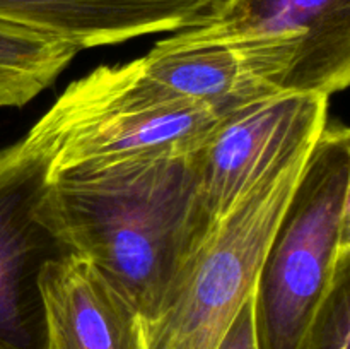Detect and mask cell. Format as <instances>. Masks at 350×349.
Returning a JSON list of instances; mask_svg holds the SVG:
<instances>
[{
    "mask_svg": "<svg viewBox=\"0 0 350 349\" xmlns=\"http://www.w3.org/2000/svg\"><path fill=\"white\" fill-rule=\"evenodd\" d=\"M50 164L29 133L0 151V349H48L40 276L70 252L40 216Z\"/></svg>",
    "mask_w": 350,
    "mask_h": 349,
    "instance_id": "5b68a950",
    "label": "cell"
},
{
    "mask_svg": "<svg viewBox=\"0 0 350 349\" xmlns=\"http://www.w3.org/2000/svg\"><path fill=\"white\" fill-rule=\"evenodd\" d=\"M350 266V132L328 123L280 216L253 291L258 349H303L318 308Z\"/></svg>",
    "mask_w": 350,
    "mask_h": 349,
    "instance_id": "7a4b0ae2",
    "label": "cell"
},
{
    "mask_svg": "<svg viewBox=\"0 0 350 349\" xmlns=\"http://www.w3.org/2000/svg\"><path fill=\"white\" fill-rule=\"evenodd\" d=\"M146 77L224 116L248 103L287 91L291 62L272 47L188 41L176 33L137 58Z\"/></svg>",
    "mask_w": 350,
    "mask_h": 349,
    "instance_id": "ba28073f",
    "label": "cell"
},
{
    "mask_svg": "<svg viewBox=\"0 0 350 349\" xmlns=\"http://www.w3.org/2000/svg\"><path fill=\"white\" fill-rule=\"evenodd\" d=\"M313 142L267 171L207 236L152 318L142 322L146 349H215L253 294L275 226L296 188Z\"/></svg>",
    "mask_w": 350,
    "mask_h": 349,
    "instance_id": "277c9868",
    "label": "cell"
},
{
    "mask_svg": "<svg viewBox=\"0 0 350 349\" xmlns=\"http://www.w3.org/2000/svg\"><path fill=\"white\" fill-rule=\"evenodd\" d=\"M48 349H146L142 315L101 269L68 252L40 276Z\"/></svg>",
    "mask_w": 350,
    "mask_h": 349,
    "instance_id": "9c48e42d",
    "label": "cell"
},
{
    "mask_svg": "<svg viewBox=\"0 0 350 349\" xmlns=\"http://www.w3.org/2000/svg\"><path fill=\"white\" fill-rule=\"evenodd\" d=\"M327 115L328 96L282 91L222 116L195 154L198 190L212 221L231 211L287 154L317 140Z\"/></svg>",
    "mask_w": 350,
    "mask_h": 349,
    "instance_id": "52a82bcc",
    "label": "cell"
},
{
    "mask_svg": "<svg viewBox=\"0 0 350 349\" xmlns=\"http://www.w3.org/2000/svg\"><path fill=\"white\" fill-rule=\"evenodd\" d=\"M215 349H258L253 320V294L239 308Z\"/></svg>",
    "mask_w": 350,
    "mask_h": 349,
    "instance_id": "4fadbf2b",
    "label": "cell"
},
{
    "mask_svg": "<svg viewBox=\"0 0 350 349\" xmlns=\"http://www.w3.org/2000/svg\"><path fill=\"white\" fill-rule=\"evenodd\" d=\"M217 0H0V21L79 50L191 26Z\"/></svg>",
    "mask_w": 350,
    "mask_h": 349,
    "instance_id": "30bf717a",
    "label": "cell"
},
{
    "mask_svg": "<svg viewBox=\"0 0 350 349\" xmlns=\"http://www.w3.org/2000/svg\"><path fill=\"white\" fill-rule=\"evenodd\" d=\"M303 349H350V266L340 270L318 308Z\"/></svg>",
    "mask_w": 350,
    "mask_h": 349,
    "instance_id": "7c38bea8",
    "label": "cell"
},
{
    "mask_svg": "<svg viewBox=\"0 0 350 349\" xmlns=\"http://www.w3.org/2000/svg\"><path fill=\"white\" fill-rule=\"evenodd\" d=\"M222 116L167 91L137 60L103 65L72 82L29 130L46 146L50 171L140 156H190Z\"/></svg>",
    "mask_w": 350,
    "mask_h": 349,
    "instance_id": "3957f363",
    "label": "cell"
},
{
    "mask_svg": "<svg viewBox=\"0 0 350 349\" xmlns=\"http://www.w3.org/2000/svg\"><path fill=\"white\" fill-rule=\"evenodd\" d=\"M40 216L75 255L156 315L212 226L195 154L140 156L50 171Z\"/></svg>",
    "mask_w": 350,
    "mask_h": 349,
    "instance_id": "6da1fadb",
    "label": "cell"
},
{
    "mask_svg": "<svg viewBox=\"0 0 350 349\" xmlns=\"http://www.w3.org/2000/svg\"><path fill=\"white\" fill-rule=\"evenodd\" d=\"M79 51L64 40L0 21V108L27 105Z\"/></svg>",
    "mask_w": 350,
    "mask_h": 349,
    "instance_id": "8fae6325",
    "label": "cell"
},
{
    "mask_svg": "<svg viewBox=\"0 0 350 349\" xmlns=\"http://www.w3.org/2000/svg\"><path fill=\"white\" fill-rule=\"evenodd\" d=\"M176 34L289 48L296 55V92L330 98L350 82V0H217Z\"/></svg>",
    "mask_w": 350,
    "mask_h": 349,
    "instance_id": "8992f818",
    "label": "cell"
}]
</instances>
